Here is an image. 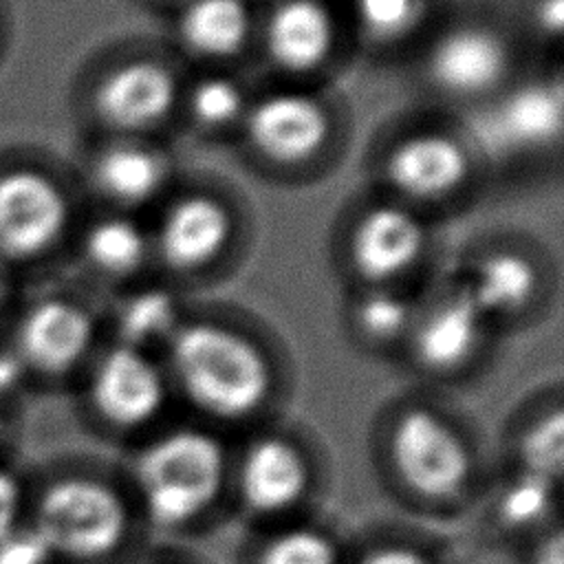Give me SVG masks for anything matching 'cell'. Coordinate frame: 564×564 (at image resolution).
<instances>
[{
  "mask_svg": "<svg viewBox=\"0 0 564 564\" xmlns=\"http://www.w3.org/2000/svg\"><path fill=\"white\" fill-rule=\"evenodd\" d=\"M73 229L70 194L37 154L0 150V262L22 280L59 251Z\"/></svg>",
  "mask_w": 564,
  "mask_h": 564,
  "instance_id": "3957f363",
  "label": "cell"
},
{
  "mask_svg": "<svg viewBox=\"0 0 564 564\" xmlns=\"http://www.w3.org/2000/svg\"><path fill=\"white\" fill-rule=\"evenodd\" d=\"M11 350L40 375H64L90 352L95 322L88 308L64 293L22 295L11 313Z\"/></svg>",
  "mask_w": 564,
  "mask_h": 564,
  "instance_id": "8992f818",
  "label": "cell"
},
{
  "mask_svg": "<svg viewBox=\"0 0 564 564\" xmlns=\"http://www.w3.org/2000/svg\"><path fill=\"white\" fill-rule=\"evenodd\" d=\"M231 478L240 505L258 518H280L308 494L313 471L302 447L282 434H262L240 454Z\"/></svg>",
  "mask_w": 564,
  "mask_h": 564,
  "instance_id": "ba28073f",
  "label": "cell"
},
{
  "mask_svg": "<svg viewBox=\"0 0 564 564\" xmlns=\"http://www.w3.org/2000/svg\"><path fill=\"white\" fill-rule=\"evenodd\" d=\"M88 176L97 192L119 205L150 200L165 181L163 159L130 141L101 148L88 163Z\"/></svg>",
  "mask_w": 564,
  "mask_h": 564,
  "instance_id": "ac0fdd59",
  "label": "cell"
},
{
  "mask_svg": "<svg viewBox=\"0 0 564 564\" xmlns=\"http://www.w3.org/2000/svg\"><path fill=\"white\" fill-rule=\"evenodd\" d=\"M172 73L150 59L126 62L108 70L90 90V106L101 123L117 130H143L167 117L174 106Z\"/></svg>",
  "mask_w": 564,
  "mask_h": 564,
  "instance_id": "9c48e42d",
  "label": "cell"
},
{
  "mask_svg": "<svg viewBox=\"0 0 564 564\" xmlns=\"http://www.w3.org/2000/svg\"><path fill=\"white\" fill-rule=\"evenodd\" d=\"M132 513L108 482L73 476L51 485L40 502L35 529L53 553L101 560L117 553L130 535Z\"/></svg>",
  "mask_w": 564,
  "mask_h": 564,
  "instance_id": "5b68a950",
  "label": "cell"
},
{
  "mask_svg": "<svg viewBox=\"0 0 564 564\" xmlns=\"http://www.w3.org/2000/svg\"><path fill=\"white\" fill-rule=\"evenodd\" d=\"M18 502H20L18 482L9 474L0 471V535L13 527Z\"/></svg>",
  "mask_w": 564,
  "mask_h": 564,
  "instance_id": "1f68e13d",
  "label": "cell"
},
{
  "mask_svg": "<svg viewBox=\"0 0 564 564\" xmlns=\"http://www.w3.org/2000/svg\"><path fill=\"white\" fill-rule=\"evenodd\" d=\"M480 123L498 150L538 148L560 132L562 97L557 88L524 86L507 95Z\"/></svg>",
  "mask_w": 564,
  "mask_h": 564,
  "instance_id": "e0dca14e",
  "label": "cell"
},
{
  "mask_svg": "<svg viewBox=\"0 0 564 564\" xmlns=\"http://www.w3.org/2000/svg\"><path fill=\"white\" fill-rule=\"evenodd\" d=\"M467 172L465 150L445 134H414L388 156V181L410 198H438L456 189Z\"/></svg>",
  "mask_w": 564,
  "mask_h": 564,
  "instance_id": "7c38bea8",
  "label": "cell"
},
{
  "mask_svg": "<svg viewBox=\"0 0 564 564\" xmlns=\"http://www.w3.org/2000/svg\"><path fill=\"white\" fill-rule=\"evenodd\" d=\"M178 31L198 55H234L247 40L249 11L242 0H192L178 20Z\"/></svg>",
  "mask_w": 564,
  "mask_h": 564,
  "instance_id": "d6986e66",
  "label": "cell"
},
{
  "mask_svg": "<svg viewBox=\"0 0 564 564\" xmlns=\"http://www.w3.org/2000/svg\"><path fill=\"white\" fill-rule=\"evenodd\" d=\"M425 229L403 207L381 205L370 209L355 227L352 260L370 280H388L405 271L423 251Z\"/></svg>",
  "mask_w": 564,
  "mask_h": 564,
  "instance_id": "8fae6325",
  "label": "cell"
},
{
  "mask_svg": "<svg viewBox=\"0 0 564 564\" xmlns=\"http://www.w3.org/2000/svg\"><path fill=\"white\" fill-rule=\"evenodd\" d=\"M170 383L200 414L240 423L269 399L273 372L264 352L245 335L220 324L181 326L167 344Z\"/></svg>",
  "mask_w": 564,
  "mask_h": 564,
  "instance_id": "7a4b0ae2",
  "label": "cell"
},
{
  "mask_svg": "<svg viewBox=\"0 0 564 564\" xmlns=\"http://www.w3.org/2000/svg\"><path fill=\"white\" fill-rule=\"evenodd\" d=\"M123 346L148 352L156 344H170L178 326L176 300L163 289H143L130 295L117 315Z\"/></svg>",
  "mask_w": 564,
  "mask_h": 564,
  "instance_id": "7402d4cb",
  "label": "cell"
},
{
  "mask_svg": "<svg viewBox=\"0 0 564 564\" xmlns=\"http://www.w3.org/2000/svg\"><path fill=\"white\" fill-rule=\"evenodd\" d=\"M51 557L53 551L35 527H11L0 535V564H48Z\"/></svg>",
  "mask_w": 564,
  "mask_h": 564,
  "instance_id": "f1b7e54d",
  "label": "cell"
},
{
  "mask_svg": "<svg viewBox=\"0 0 564 564\" xmlns=\"http://www.w3.org/2000/svg\"><path fill=\"white\" fill-rule=\"evenodd\" d=\"M357 564H436L432 555L405 542H383L368 549Z\"/></svg>",
  "mask_w": 564,
  "mask_h": 564,
  "instance_id": "f546056e",
  "label": "cell"
},
{
  "mask_svg": "<svg viewBox=\"0 0 564 564\" xmlns=\"http://www.w3.org/2000/svg\"><path fill=\"white\" fill-rule=\"evenodd\" d=\"M256 564H341L335 540L313 524H286L271 533Z\"/></svg>",
  "mask_w": 564,
  "mask_h": 564,
  "instance_id": "d4e9b609",
  "label": "cell"
},
{
  "mask_svg": "<svg viewBox=\"0 0 564 564\" xmlns=\"http://www.w3.org/2000/svg\"><path fill=\"white\" fill-rule=\"evenodd\" d=\"M9 44H11V18H9L7 0H0V64L9 51Z\"/></svg>",
  "mask_w": 564,
  "mask_h": 564,
  "instance_id": "d590c367",
  "label": "cell"
},
{
  "mask_svg": "<svg viewBox=\"0 0 564 564\" xmlns=\"http://www.w3.org/2000/svg\"><path fill=\"white\" fill-rule=\"evenodd\" d=\"M231 234L227 209L209 196L176 200L159 227V249L176 269H194L214 260Z\"/></svg>",
  "mask_w": 564,
  "mask_h": 564,
  "instance_id": "4fadbf2b",
  "label": "cell"
},
{
  "mask_svg": "<svg viewBox=\"0 0 564 564\" xmlns=\"http://www.w3.org/2000/svg\"><path fill=\"white\" fill-rule=\"evenodd\" d=\"M264 40L278 66L304 73L319 66L330 53L333 18L317 0H286L271 13Z\"/></svg>",
  "mask_w": 564,
  "mask_h": 564,
  "instance_id": "2e32d148",
  "label": "cell"
},
{
  "mask_svg": "<svg viewBox=\"0 0 564 564\" xmlns=\"http://www.w3.org/2000/svg\"><path fill=\"white\" fill-rule=\"evenodd\" d=\"M507 48L485 29H456L441 37L430 53L434 82L454 95H476L500 82Z\"/></svg>",
  "mask_w": 564,
  "mask_h": 564,
  "instance_id": "5bb4252c",
  "label": "cell"
},
{
  "mask_svg": "<svg viewBox=\"0 0 564 564\" xmlns=\"http://www.w3.org/2000/svg\"><path fill=\"white\" fill-rule=\"evenodd\" d=\"M247 132L267 159L297 163L322 148L328 117L322 104L304 93H273L249 110Z\"/></svg>",
  "mask_w": 564,
  "mask_h": 564,
  "instance_id": "30bf717a",
  "label": "cell"
},
{
  "mask_svg": "<svg viewBox=\"0 0 564 564\" xmlns=\"http://www.w3.org/2000/svg\"><path fill=\"white\" fill-rule=\"evenodd\" d=\"M414 311L412 304L394 293H372L364 297L357 306V324L359 328L379 341L399 337L412 322Z\"/></svg>",
  "mask_w": 564,
  "mask_h": 564,
  "instance_id": "4316f807",
  "label": "cell"
},
{
  "mask_svg": "<svg viewBox=\"0 0 564 564\" xmlns=\"http://www.w3.org/2000/svg\"><path fill=\"white\" fill-rule=\"evenodd\" d=\"M557 485L516 471L496 496L494 513L502 529L511 533L535 531L546 524L551 513H555Z\"/></svg>",
  "mask_w": 564,
  "mask_h": 564,
  "instance_id": "603a6c76",
  "label": "cell"
},
{
  "mask_svg": "<svg viewBox=\"0 0 564 564\" xmlns=\"http://www.w3.org/2000/svg\"><path fill=\"white\" fill-rule=\"evenodd\" d=\"M388 463L403 489L430 505L460 500L476 471V456L463 430L427 405H412L394 416L388 430Z\"/></svg>",
  "mask_w": 564,
  "mask_h": 564,
  "instance_id": "277c9868",
  "label": "cell"
},
{
  "mask_svg": "<svg viewBox=\"0 0 564 564\" xmlns=\"http://www.w3.org/2000/svg\"><path fill=\"white\" fill-rule=\"evenodd\" d=\"M170 379L165 370L139 348L117 344L95 364L88 397L104 423L117 430H143L165 410Z\"/></svg>",
  "mask_w": 564,
  "mask_h": 564,
  "instance_id": "52a82bcc",
  "label": "cell"
},
{
  "mask_svg": "<svg viewBox=\"0 0 564 564\" xmlns=\"http://www.w3.org/2000/svg\"><path fill=\"white\" fill-rule=\"evenodd\" d=\"M355 11L368 33L394 37L414 24L419 0H355Z\"/></svg>",
  "mask_w": 564,
  "mask_h": 564,
  "instance_id": "83f0119b",
  "label": "cell"
},
{
  "mask_svg": "<svg viewBox=\"0 0 564 564\" xmlns=\"http://www.w3.org/2000/svg\"><path fill=\"white\" fill-rule=\"evenodd\" d=\"M482 324L485 315L467 291L447 297L414 328L412 346L419 364L432 372L460 368L476 352Z\"/></svg>",
  "mask_w": 564,
  "mask_h": 564,
  "instance_id": "9a60e30c",
  "label": "cell"
},
{
  "mask_svg": "<svg viewBox=\"0 0 564 564\" xmlns=\"http://www.w3.org/2000/svg\"><path fill=\"white\" fill-rule=\"evenodd\" d=\"M143 518L159 531H183L212 513L231 480L225 443L207 427L154 434L132 463Z\"/></svg>",
  "mask_w": 564,
  "mask_h": 564,
  "instance_id": "6da1fadb",
  "label": "cell"
},
{
  "mask_svg": "<svg viewBox=\"0 0 564 564\" xmlns=\"http://www.w3.org/2000/svg\"><path fill=\"white\" fill-rule=\"evenodd\" d=\"M535 271L529 260L516 253H494L485 258L465 289L480 313H511L518 311L533 293Z\"/></svg>",
  "mask_w": 564,
  "mask_h": 564,
  "instance_id": "44dd1931",
  "label": "cell"
},
{
  "mask_svg": "<svg viewBox=\"0 0 564 564\" xmlns=\"http://www.w3.org/2000/svg\"><path fill=\"white\" fill-rule=\"evenodd\" d=\"M516 471L560 485L564 469V416L560 408L535 416L516 441Z\"/></svg>",
  "mask_w": 564,
  "mask_h": 564,
  "instance_id": "cb8c5ba5",
  "label": "cell"
},
{
  "mask_svg": "<svg viewBox=\"0 0 564 564\" xmlns=\"http://www.w3.org/2000/svg\"><path fill=\"white\" fill-rule=\"evenodd\" d=\"M22 295V278L0 262V317H11Z\"/></svg>",
  "mask_w": 564,
  "mask_h": 564,
  "instance_id": "d6a6232c",
  "label": "cell"
},
{
  "mask_svg": "<svg viewBox=\"0 0 564 564\" xmlns=\"http://www.w3.org/2000/svg\"><path fill=\"white\" fill-rule=\"evenodd\" d=\"M79 251L93 271L108 278H123L141 267L148 242L134 220L104 216L84 229Z\"/></svg>",
  "mask_w": 564,
  "mask_h": 564,
  "instance_id": "ffe728a7",
  "label": "cell"
},
{
  "mask_svg": "<svg viewBox=\"0 0 564 564\" xmlns=\"http://www.w3.org/2000/svg\"><path fill=\"white\" fill-rule=\"evenodd\" d=\"M189 110L203 126H227L245 110L240 86L227 77H205L189 95Z\"/></svg>",
  "mask_w": 564,
  "mask_h": 564,
  "instance_id": "484cf974",
  "label": "cell"
},
{
  "mask_svg": "<svg viewBox=\"0 0 564 564\" xmlns=\"http://www.w3.org/2000/svg\"><path fill=\"white\" fill-rule=\"evenodd\" d=\"M531 564H564V542L560 527L546 529V533L538 540L531 553Z\"/></svg>",
  "mask_w": 564,
  "mask_h": 564,
  "instance_id": "4dcf8cb0",
  "label": "cell"
},
{
  "mask_svg": "<svg viewBox=\"0 0 564 564\" xmlns=\"http://www.w3.org/2000/svg\"><path fill=\"white\" fill-rule=\"evenodd\" d=\"M535 20L544 33L557 35L564 26V0H540Z\"/></svg>",
  "mask_w": 564,
  "mask_h": 564,
  "instance_id": "836d02e7",
  "label": "cell"
},
{
  "mask_svg": "<svg viewBox=\"0 0 564 564\" xmlns=\"http://www.w3.org/2000/svg\"><path fill=\"white\" fill-rule=\"evenodd\" d=\"M22 375H24V366L20 364L15 352L11 348L0 350V394L11 390Z\"/></svg>",
  "mask_w": 564,
  "mask_h": 564,
  "instance_id": "e575fe53",
  "label": "cell"
}]
</instances>
